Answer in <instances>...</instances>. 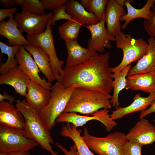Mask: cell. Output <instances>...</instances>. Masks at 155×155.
Segmentation results:
<instances>
[{"label": "cell", "instance_id": "cell-1", "mask_svg": "<svg viewBox=\"0 0 155 155\" xmlns=\"http://www.w3.org/2000/svg\"><path fill=\"white\" fill-rule=\"evenodd\" d=\"M109 53L98 54L81 64L63 69L61 82L65 88H80L110 94L113 79Z\"/></svg>", "mask_w": 155, "mask_h": 155}, {"label": "cell", "instance_id": "cell-2", "mask_svg": "<svg viewBox=\"0 0 155 155\" xmlns=\"http://www.w3.org/2000/svg\"><path fill=\"white\" fill-rule=\"evenodd\" d=\"M16 107L21 112L24 119L23 130L25 135L37 142L42 149L52 155H58L52 148L54 141L50 130L46 127L39 113L25 100L16 101Z\"/></svg>", "mask_w": 155, "mask_h": 155}, {"label": "cell", "instance_id": "cell-3", "mask_svg": "<svg viewBox=\"0 0 155 155\" xmlns=\"http://www.w3.org/2000/svg\"><path fill=\"white\" fill-rule=\"evenodd\" d=\"M112 96L95 90L76 88L63 113L91 115L100 109L111 108Z\"/></svg>", "mask_w": 155, "mask_h": 155}, {"label": "cell", "instance_id": "cell-4", "mask_svg": "<svg viewBox=\"0 0 155 155\" xmlns=\"http://www.w3.org/2000/svg\"><path fill=\"white\" fill-rule=\"evenodd\" d=\"M75 88H65L61 82H57L52 85L50 100L39 113L42 122L49 130L55 127L57 119L63 112Z\"/></svg>", "mask_w": 155, "mask_h": 155}, {"label": "cell", "instance_id": "cell-5", "mask_svg": "<svg viewBox=\"0 0 155 155\" xmlns=\"http://www.w3.org/2000/svg\"><path fill=\"white\" fill-rule=\"evenodd\" d=\"M126 135L115 131L105 137H98L90 135L84 127L82 137L89 148L99 155H124L123 146L128 141Z\"/></svg>", "mask_w": 155, "mask_h": 155}, {"label": "cell", "instance_id": "cell-6", "mask_svg": "<svg viewBox=\"0 0 155 155\" xmlns=\"http://www.w3.org/2000/svg\"><path fill=\"white\" fill-rule=\"evenodd\" d=\"M116 46L122 50V59L117 66L111 68L112 72H120L133 62L138 61L146 53L148 44L143 38L135 39L122 32L116 37Z\"/></svg>", "mask_w": 155, "mask_h": 155}, {"label": "cell", "instance_id": "cell-7", "mask_svg": "<svg viewBox=\"0 0 155 155\" xmlns=\"http://www.w3.org/2000/svg\"><path fill=\"white\" fill-rule=\"evenodd\" d=\"M27 40L33 46L42 48L48 55L55 80L61 82L63 75L62 67L64 62L58 58L55 50L50 20L45 31L36 34L27 35Z\"/></svg>", "mask_w": 155, "mask_h": 155}, {"label": "cell", "instance_id": "cell-8", "mask_svg": "<svg viewBox=\"0 0 155 155\" xmlns=\"http://www.w3.org/2000/svg\"><path fill=\"white\" fill-rule=\"evenodd\" d=\"M38 145L26 137L23 129L0 125V152L9 153L28 151Z\"/></svg>", "mask_w": 155, "mask_h": 155}, {"label": "cell", "instance_id": "cell-9", "mask_svg": "<svg viewBox=\"0 0 155 155\" xmlns=\"http://www.w3.org/2000/svg\"><path fill=\"white\" fill-rule=\"evenodd\" d=\"M53 15V12L37 15L22 9L15 14L14 20L18 28L27 35L38 34L43 32Z\"/></svg>", "mask_w": 155, "mask_h": 155}, {"label": "cell", "instance_id": "cell-10", "mask_svg": "<svg viewBox=\"0 0 155 155\" xmlns=\"http://www.w3.org/2000/svg\"><path fill=\"white\" fill-rule=\"evenodd\" d=\"M109 112L108 109H102L91 116L79 115L74 113H63L57 118L56 122L71 123L77 128L83 126L91 120H96L102 123L105 127L106 131L109 132L117 126V123L111 119Z\"/></svg>", "mask_w": 155, "mask_h": 155}, {"label": "cell", "instance_id": "cell-11", "mask_svg": "<svg viewBox=\"0 0 155 155\" xmlns=\"http://www.w3.org/2000/svg\"><path fill=\"white\" fill-rule=\"evenodd\" d=\"M15 58L18 66L30 80L50 90L51 83L39 75L40 71L31 54L23 46H20L16 54Z\"/></svg>", "mask_w": 155, "mask_h": 155}, {"label": "cell", "instance_id": "cell-12", "mask_svg": "<svg viewBox=\"0 0 155 155\" xmlns=\"http://www.w3.org/2000/svg\"><path fill=\"white\" fill-rule=\"evenodd\" d=\"M105 23L104 13L102 20L98 23L84 26L91 34V38L88 41V48L101 53L104 52L105 48H111V41H116L115 38L112 36L108 32Z\"/></svg>", "mask_w": 155, "mask_h": 155}, {"label": "cell", "instance_id": "cell-13", "mask_svg": "<svg viewBox=\"0 0 155 155\" xmlns=\"http://www.w3.org/2000/svg\"><path fill=\"white\" fill-rule=\"evenodd\" d=\"M128 141L143 146L155 142V127L144 118L140 119L126 135Z\"/></svg>", "mask_w": 155, "mask_h": 155}, {"label": "cell", "instance_id": "cell-14", "mask_svg": "<svg viewBox=\"0 0 155 155\" xmlns=\"http://www.w3.org/2000/svg\"><path fill=\"white\" fill-rule=\"evenodd\" d=\"M65 42L67 51L65 68H70L83 63L98 54L95 50L81 46L77 40Z\"/></svg>", "mask_w": 155, "mask_h": 155}, {"label": "cell", "instance_id": "cell-15", "mask_svg": "<svg viewBox=\"0 0 155 155\" xmlns=\"http://www.w3.org/2000/svg\"><path fill=\"white\" fill-rule=\"evenodd\" d=\"M27 88L25 100L39 113L48 103L51 91L30 80L27 82Z\"/></svg>", "mask_w": 155, "mask_h": 155}, {"label": "cell", "instance_id": "cell-16", "mask_svg": "<svg viewBox=\"0 0 155 155\" xmlns=\"http://www.w3.org/2000/svg\"><path fill=\"white\" fill-rule=\"evenodd\" d=\"M126 13L125 9L119 5L116 0H109L105 12L106 29L112 36L115 37L121 32L120 19Z\"/></svg>", "mask_w": 155, "mask_h": 155}, {"label": "cell", "instance_id": "cell-17", "mask_svg": "<svg viewBox=\"0 0 155 155\" xmlns=\"http://www.w3.org/2000/svg\"><path fill=\"white\" fill-rule=\"evenodd\" d=\"M133 101L129 105L125 107H119L112 112L110 115L111 119L115 120L120 119L130 113L142 111L147 109L155 102V92L150 94L146 97H143L138 93L133 98Z\"/></svg>", "mask_w": 155, "mask_h": 155}, {"label": "cell", "instance_id": "cell-18", "mask_svg": "<svg viewBox=\"0 0 155 155\" xmlns=\"http://www.w3.org/2000/svg\"><path fill=\"white\" fill-rule=\"evenodd\" d=\"M30 80L20 69L18 65L0 76V84H7L13 88L16 93L21 96H26L27 82Z\"/></svg>", "mask_w": 155, "mask_h": 155}, {"label": "cell", "instance_id": "cell-19", "mask_svg": "<svg viewBox=\"0 0 155 155\" xmlns=\"http://www.w3.org/2000/svg\"><path fill=\"white\" fill-rule=\"evenodd\" d=\"M24 118L21 112L9 101L0 102V125L23 129Z\"/></svg>", "mask_w": 155, "mask_h": 155}, {"label": "cell", "instance_id": "cell-20", "mask_svg": "<svg viewBox=\"0 0 155 155\" xmlns=\"http://www.w3.org/2000/svg\"><path fill=\"white\" fill-rule=\"evenodd\" d=\"M148 41V46L146 53L131 68L128 76L155 71V39L150 36Z\"/></svg>", "mask_w": 155, "mask_h": 155}, {"label": "cell", "instance_id": "cell-21", "mask_svg": "<svg viewBox=\"0 0 155 155\" xmlns=\"http://www.w3.org/2000/svg\"><path fill=\"white\" fill-rule=\"evenodd\" d=\"M125 88L150 94L155 92V71L128 76Z\"/></svg>", "mask_w": 155, "mask_h": 155}, {"label": "cell", "instance_id": "cell-22", "mask_svg": "<svg viewBox=\"0 0 155 155\" xmlns=\"http://www.w3.org/2000/svg\"><path fill=\"white\" fill-rule=\"evenodd\" d=\"M0 34L7 38L11 46H25L30 44L18 27L14 18L0 22Z\"/></svg>", "mask_w": 155, "mask_h": 155}, {"label": "cell", "instance_id": "cell-23", "mask_svg": "<svg viewBox=\"0 0 155 155\" xmlns=\"http://www.w3.org/2000/svg\"><path fill=\"white\" fill-rule=\"evenodd\" d=\"M26 50L32 56L40 71L47 81L51 83L55 80L50 63L49 57L41 48L30 44L24 46Z\"/></svg>", "mask_w": 155, "mask_h": 155}, {"label": "cell", "instance_id": "cell-24", "mask_svg": "<svg viewBox=\"0 0 155 155\" xmlns=\"http://www.w3.org/2000/svg\"><path fill=\"white\" fill-rule=\"evenodd\" d=\"M81 130L78 129L74 125L69 123L62 125L60 132L61 135L69 137L73 141L78 155H95L90 150L81 135Z\"/></svg>", "mask_w": 155, "mask_h": 155}, {"label": "cell", "instance_id": "cell-25", "mask_svg": "<svg viewBox=\"0 0 155 155\" xmlns=\"http://www.w3.org/2000/svg\"><path fill=\"white\" fill-rule=\"evenodd\" d=\"M155 0H148L142 8L137 9L130 4L134 3V1L131 0H126L125 5L127 7V13L121 17L120 21H124L122 26V28L125 29L133 20L137 18H143L146 20L150 18L151 8L154 6Z\"/></svg>", "mask_w": 155, "mask_h": 155}, {"label": "cell", "instance_id": "cell-26", "mask_svg": "<svg viewBox=\"0 0 155 155\" xmlns=\"http://www.w3.org/2000/svg\"><path fill=\"white\" fill-rule=\"evenodd\" d=\"M66 4L67 13L72 18L78 20L83 25L89 26L99 22L93 13L88 11L78 1L67 0Z\"/></svg>", "mask_w": 155, "mask_h": 155}, {"label": "cell", "instance_id": "cell-27", "mask_svg": "<svg viewBox=\"0 0 155 155\" xmlns=\"http://www.w3.org/2000/svg\"><path fill=\"white\" fill-rule=\"evenodd\" d=\"M131 68V65L130 64L120 72L112 73L113 93L110 101L112 106L116 109L119 107L120 105L119 100V94L120 92L126 87V76Z\"/></svg>", "mask_w": 155, "mask_h": 155}, {"label": "cell", "instance_id": "cell-28", "mask_svg": "<svg viewBox=\"0 0 155 155\" xmlns=\"http://www.w3.org/2000/svg\"><path fill=\"white\" fill-rule=\"evenodd\" d=\"M83 25L78 20L72 18L61 25L58 28L60 37L65 42L77 40L81 26Z\"/></svg>", "mask_w": 155, "mask_h": 155}, {"label": "cell", "instance_id": "cell-29", "mask_svg": "<svg viewBox=\"0 0 155 155\" xmlns=\"http://www.w3.org/2000/svg\"><path fill=\"white\" fill-rule=\"evenodd\" d=\"M19 46H11L4 43L0 42V48L2 54H5L7 56L6 62L1 64L0 67V73L3 74L7 73L10 69L18 65L16 59V54L20 47Z\"/></svg>", "mask_w": 155, "mask_h": 155}, {"label": "cell", "instance_id": "cell-30", "mask_svg": "<svg viewBox=\"0 0 155 155\" xmlns=\"http://www.w3.org/2000/svg\"><path fill=\"white\" fill-rule=\"evenodd\" d=\"M109 0H82L81 4L88 12L93 13L99 21L102 19Z\"/></svg>", "mask_w": 155, "mask_h": 155}, {"label": "cell", "instance_id": "cell-31", "mask_svg": "<svg viewBox=\"0 0 155 155\" xmlns=\"http://www.w3.org/2000/svg\"><path fill=\"white\" fill-rule=\"evenodd\" d=\"M22 9L33 14L41 15L45 13V9L41 0H24Z\"/></svg>", "mask_w": 155, "mask_h": 155}, {"label": "cell", "instance_id": "cell-32", "mask_svg": "<svg viewBox=\"0 0 155 155\" xmlns=\"http://www.w3.org/2000/svg\"><path fill=\"white\" fill-rule=\"evenodd\" d=\"M72 19V17L66 12V5L65 4L54 10L53 15L50 19L51 26H54L57 21L65 20L67 21Z\"/></svg>", "mask_w": 155, "mask_h": 155}, {"label": "cell", "instance_id": "cell-33", "mask_svg": "<svg viewBox=\"0 0 155 155\" xmlns=\"http://www.w3.org/2000/svg\"><path fill=\"white\" fill-rule=\"evenodd\" d=\"M144 26L148 34L155 39V6L151 9L150 11V18L144 19Z\"/></svg>", "mask_w": 155, "mask_h": 155}, {"label": "cell", "instance_id": "cell-34", "mask_svg": "<svg viewBox=\"0 0 155 155\" xmlns=\"http://www.w3.org/2000/svg\"><path fill=\"white\" fill-rule=\"evenodd\" d=\"M143 146L129 141L123 146L124 155H141V150Z\"/></svg>", "mask_w": 155, "mask_h": 155}, {"label": "cell", "instance_id": "cell-35", "mask_svg": "<svg viewBox=\"0 0 155 155\" xmlns=\"http://www.w3.org/2000/svg\"><path fill=\"white\" fill-rule=\"evenodd\" d=\"M45 9H55L66 3L67 0H41Z\"/></svg>", "mask_w": 155, "mask_h": 155}, {"label": "cell", "instance_id": "cell-36", "mask_svg": "<svg viewBox=\"0 0 155 155\" xmlns=\"http://www.w3.org/2000/svg\"><path fill=\"white\" fill-rule=\"evenodd\" d=\"M18 10L16 7H13L10 8L0 9V22L4 20L7 18H14L13 16L14 13Z\"/></svg>", "mask_w": 155, "mask_h": 155}, {"label": "cell", "instance_id": "cell-37", "mask_svg": "<svg viewBox=\"0 0 155 155\" xmlns=\"http://www.w3.org/2000/svg\"><path fill=\"white\" fill-rule=\"evenodd\" d=\"M57 147L59 148L65 155H77V149L74 144L70 147L69 150H68L59 143L56 144Z\"/></svg>", "mask_w": 155, "mask_h": 155}, {"label": "cell", "instance_id": "cell-38", "mask_svg": "<svg viewBox=\"0 0 155 155\" xmlns=\"http://www.w3.org/2000/svg\"><path fill=\"white\" fill-rule=\"evenodd\" d=\"M155 113V102L149 108L141 112L139 119L144 118L147 115L151 113Z\"/></svg>", "mask_w": 155, "mask_h": 155}, {"label": "cell", "instance_id": "cell-39", "mask_svg": "<svg viewBox=\"0 0 155 155\" xmlns=\"http://www.w3.org/2000/svg\"><path fill=\"white\" fill-rule=\"evenodd\" d=\"M7 100L11 104L15 100V98L9 94L7 92L5 91L3 92V94H0V102L4 101L5 100Z\"/></svg>", "mask_w": 155, "mask_h": 155}, {"label": "cell", "instance_id": "cell-40", "mask_svg": "<svg viewBox=\"0 0 155 155\" xmlns=\"http://www.w3.org/2000/svg\"><path fill=\"white\" fill-rule=\"evenodd\" d=\"M3 6L6 9L10 8L14 4V0H0Z\"/></svg>", "mask_w": 155, "mask_h": 155}, {"label": "cell", "instance_id": "cell-41", "mask_svg": "<svg viewBox=\"0 0 155 155\" xmlns=\"http://www.w3.org/2000/svg\"><path fill=\"white\" fill-rule=\"evenodd\" d=\"M8 155H32L28 151L12 152L8 153Z\"/></svg>", "mask_w": 155, "mask_h": 155}, {"label": "cell", "instance_id": "cell-42", "mask_svg": "<svg viewBox=\"0 0 155 155\" xmlns=\"http://www.w3.org/2000/svg\"><path fill=\"white\" fill-rule=\"evenodd\" d=\"M24 0H14V4L19 6L22 5Z\"/></svg>", "mask_w": 155, "mask_h": 155}, {"label": "cell", "instance_id": "cell-43", "mask_svg": "<svg viewBox=\"0 0 155 155\" xmlns=\"http://www.w3.org/2000/svg\"><path fill=\"white\" fill-rule=\"evenodd\" d=\"M126 0H116L117 3L120 5L124 7Z\"/></svg>", "mask_w": 155, "mask_h": 155}, {"label": "cell", "instance_id": "cell-44", "mask_svg": "<svg viewBox=\"0 0 155 155\" xmlns=\"http://www.w3.org/2000/svg\"><path fill=\"white\" fill-rule=\"evenodd\" d=\"M0 155H8V153L5 152H0Z\"/></svg>", "mask_w": 155, "mask_h": 155}, {"label": "cell", "instance_id": "cell-45", "mask_svg": "<svg viewBox=\"0 0 155 155\" xmlns=\"http://www.w3.org/2000/svg\"><path fill=\"white\" fill-rule=\"evenodd\" d=\"M154 122L155 123V119L154 120Z\"/></svg>", "mask_w": 155, "mask_h": 155}]
</instances>
